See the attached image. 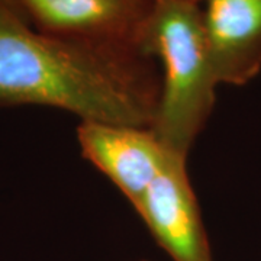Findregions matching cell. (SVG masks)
I'll list each match as a JSON object with an SVG mask.
<instances>
[{"mask_svg":"<svg viewBox=\"0 0 261 261\" xmlns=\"http://www.w3.org/2000/svg\"><path fill=\"white\" fill-rule=\"evenodd\" d=\"M159 90L152 58L138 48L47 34L0 8V105L151 128Z\"/></svg>","mask_w":261,"mask_h":261,"instance_id":"obj_1","label":"cell"},{"mask_svg":"<svg viewBox=\"0 0 261 261\" xmlns=\"http://www.w3.org/2000/svg\"><path fill=\"white\" fill-rule=\"evenodd\" d=\"M141 48L161 61L151 129L171 152L186 157L214 111L216 87L197 0H152Z\"/></svg>","mask_w":261,"mask_h":261,"instance_id":"obj_2","label":"cell"},{"mask_svg":"<svg viewBox=\"0 0 261 261\" xmlns=\"http://www.w3.org/2000/svg\"><path fill=\"white\" fill-rule=\"evenodd\" d=\"M134 207L171 261H214L186 157L170 151L164 167Z\"/></svg>","mask_w":261,"mask_h":261,"instance_id":"obj_3","label":"cell"},{"mask_svg":"<svg viewBox=\"0 0 261 261\" xmlns=\"http://www.w3.org/2000/svg\"><path fill=\"white\" fill-rule=\"evenodd\" d=\"M42 32L100 44L141 48L152 0H16ZM144 53V51H142Z\"/></svg>","mask_w":261,"mask_h":261,"instance_id":"obj_4","label":"cell"},{"mask_svg":"<svg viewBox=\"0 0 261 261\" xmlns=\"http://www.w3.org/2000/svg\"><path fill=\"white\" fill-rule=\"evenodd\" d=\"M82 155L99 168L135 206L159 176L168 151L151 128L108 122H80Z\"/></svg>","mask_w":261,"mask_h":261,"instance_id":"obj_5","label":"cell"},{"mask_svg":"<svg viewBox=\"0 0 261 261\" xmlns=\"http://www.w3.org/2000/svg\"><path fill=\"white\" fill-rule=\"evenodd\" d=\"M202 2L203 31L218 83H250L261 71V0Z\"/></svg>","mask_w":261,"mask_h":261,"instance_id":"obj_6","label":"cell"},{"mask_svg":"<svg viewBox=\"0 0 261 261\" xmlns=\"http://www.w3.org/2000/svg\"><path fill=\"white\" fill-rule=\"evenodd\" d=\"M0 8L12 10V12H15V13H18V15H20V16H23V18L27 19V16L23 15V12H22L20 8H19V5L16 0H0ZM27 20H28V19H27Z\"/></svg>","mask_w":261,"mask_h":261,"instance_id":"obj_7","label":"cell"},{"mask_svg":"<svg viewBox=\"0 0 261 261\" xmlns=\"http://www.w3.org/2000/svg\"><path fill=\"white\" fill-rule=\"evenodd\" d=\"M197 2H202V0H197Z\"/></svg>","mask_w":261,"mask_h":261,"instance_id":"obj_8","label":"cell"}]
</instances>
